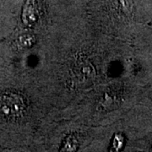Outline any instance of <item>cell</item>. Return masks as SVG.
<instances>
[{"mask_svg": "<svg viewBox=\"0 0 152 152\" xmlns=\"http://www.w3.org/2000/svg\"><path fill=\"white\" fill-rule=\"evenodd\" d=\"M25 108L23 98L17 94H4L0 96V116L5 118L19 117Z\"/></svg>", "mask_w": 152, "mask_h": 152, "instance_id": "1", "label": "cell"}, {"mask_svg": "<svg viewBox=\"0 0 152 152\" xmlns=\"http://www.w3.org/2000/svg\"><path fill=\"white\" fill-rule=\"evenodd\" d=\"M35 20V10L34 6L29 0L25 6L23 12V20L26 24H31Z\"/></svg>", "mask_w": 152, "mask_h": 152, "instance_id": "2", "label": "cell"}, {"mask_svg": "<svg viewBox=\"0 0 152 152\" xmlns=\"http://www.w3.org/2000/svg\"><path fill=\"white\" fill-rule=\"evenodd\" d=\"M113 146L116 148V150H119L123 146V137L122 136H117L114 140Z\"/></svg>", "mask_w": 152, "mask_h": 152, "instance_id": "3", "label": "cell"}]
</instances>
